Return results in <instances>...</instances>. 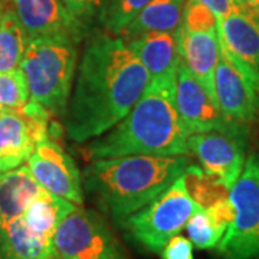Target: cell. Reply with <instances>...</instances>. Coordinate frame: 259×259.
I'll return each mask as SVG.
<instances>
[{
	"instance_id": "cell-1",
	"label": "cell",
	"mask_w": 259,
	"mask_h": 259,
	"mask_svg": "<svg viewBox=\"0 0 259 259\" xmlns=\"http://www.w3.org/2000/svg\"><path fill=\"white\" fill-rule=\"evenodd\" d=\"M150 81L147 69L122 36L91 33L76 65L65 128L75 143H88L120 122Z\"/></svg>"
},
{
	"instance_id": "cell-2",
	"label": "cell",
	"mask_w": 259,
	"mask_h": 259,
	"mask_svg": "<svg viewBox=\"0 0 259 259\" xmlns=\"http://www.w3.org/2000/svg\"><path fill=\"white\" fill-rule=\"evenodd\" d=\"M175 83L176 72L150 78L128 114L111 130L91 140L83 148V157L93 161L134 154H187V134L177 114Z\"/></svg>"
},
{
	"instance_id": "cell-23",
	"label": "cell",
	"mask_w": 259,
	"mask_h": 259,
	"mask_svg": "<svg viewBox=\"0 0 259 259\" xmlns=\"http://www.w3.org/2000/svg\"><path fill=\"white\" fill-rule=\"evenodd\" d=\"M150 0H108L98 16L104 32L120 36L128 23L147 6Z\"/></svg>"
},
{
	"instance_id": "cell-20",
	"label": "cell",
	"mask_w": 259,
	"mask_h": 259,
	"mask_svg": "<svg viewBox=\"0 0 259 259\" xmlns=\"http://www.w3.org/2000/svg\"><path fill=\"white\" fill-rule=\"evenodd\" d=\"M186 0H150L147 6L122 30L124 39L146 32H173L182 22Z\"/></svg>"
},
{
	"instance_id": "cell-29",
	"label": "cell",
	"mask_w": 259,
	"mask_h": 259,
	"mask_svg": "<svg viewBox=\"0 0 259 259\" xmlns=\"http://www.w3.org/2000/svg\"><path fill=\"white\" fill-rule=\"evenodd\" d=\"M200 3H203L204 6H207L216 15L218 20L225 18L226 15H229L233 10L242 9L241 5L238 0H197Z\"/></svg>"
},
{
	"instance_id": "cell-21",
	"label": "cell",
	"mask_w": 259,
	"mask_h": 259,
	"mask_svg": "<svg viewBox=\"0 0 259 259\" xmlns=\"http://www.w3.org/2000/svg\"><path fill=\"white\" fill-rule=\"evenodd\" d=\"M28 44V36L22 28L15 10L0 12V71L8 72L20 68Z\"/></svg>"
},
{
	"instance_id": "cell-18",
	"label": "cell",
	"mask_w": 259,
	"mask_h": 259,
	"mask_svg": "<svg viewBox=\"0 0 259 259\" xmlns=\"http://www.w3.org/2000/svg\"><path fill=\"white\" fill-rule=\"evenodd\" d=\"M40 190L28 167L0 171V229L22 216Z\"/></svg>"
},
{
	"instance_id": "cell-13",
	"label": "cell",
	"mask_w": 259,
	"mask_h": 259,
	"mask_svg": "<svg viewBox=\"0 0 259 259\" xmlns=\"http://www.w3.org/2000/svg\"><path fill=\"white\" fill-rule=\"evenodd\" d=\"M218 36L232 56L259 71V18L233 10L218 20Z\"/></svg>"
},
{
	"instance_id": "cell-15",
	"label": "cell",
	"mask_w": 259,
	"mask_h": 259,
	"mask_svg": "<svg viewBox=\"0 0 259 259\" xmlns=\"http://www.w3.org/2000/svg\"><path fill=\"white\" fill-rule=\"evenodd\" d=\"M125 40L147 69L150 78L176 72L180 61L179 29L173 32H146Z\"/></svg>"
},
{
	"instance_id": "cell-8",
	"label": "cell",
	"mask_w": 259,
	"mask_h": 259,
	"mask_svg": "<svg viewBox=\"0 0 259 259\" xmlns=\"http://www.w3.org/2000/svg\"><path fill=\"white\" fill-rule=\"evenodd\" d=\"M54 245L61 259H130L101 214L81 206L59 223Z\"/></svg>"
},
{
	"instance_id": "cell-17",
	"label": "cell",
	"mask_w": 259,
	"mask_h": 259,
	"mask_svg": "<svg viewBox=\"0 0 259 259\" xmlns=\"http://www.w3.org/2000/svg\"><path fill=\"white\" fill-rule=\"evenodd\" d=\"M0 259H61L54 239L28 229L19 216L0 229Z\"/></svg>"
},
{
	"instance_id": "cell-9",
	"label": "cell",
	"mask_w": 259,
	"mask_h": 259,
	"mask_svg": "<svg viewBox=\"0 0 259 259\" xmlns=\"http://www.w3.org/2000/svg\"><path fill=\"white\" fill-rule=\"evenodd\" d=\"M249 130L226 122L219 128L194 133L187 137V148L203 170L231 190L245 164Z\"/></svg>"
},
{
	"instance_id": "cell-4",
	"label": "cell",
	"mask_w": 259,
	"mask_h": 259,
	"mask_svg": "<svg viewBox=\"0 0 259 259\" xmlns=\"http://www.w3.org/2000/svg\"><path fill=\"white\" fill-rule=\"evenodd\" d=\"M79 40L75 37H29L20 69L26 78L30 100L51 115L65 117L74 85Z\"/></svg>"
},
{
	"instance_id": "cell-16",
	"label": "cell",
	"mask_w": 259,
	"mask_h": 259,
	"mask_svg": "<svg viewBox=\"0 0 259 259\" xmlns=\"http://www.w3.org/2000/svg\"><path fill=\"white\" fill-rule=\"evenodd\" d=\"M36 146L30 121L13 111H0V171H9L28 161Z\"/></svg>"
},
{
	"instance_id": "cell-7",
	"label": "cell",
	"mask_w": 259,
	"mask_h": 259,
	"mask_svg": "<svg viewBox=\"0 0 259 259\" xmlns=\"http://www.w3.org/2000/svg\"><path fill=\"white\" fill-rule=\"evenodd\" d=\"M214 69V100L225 121L249 127L259 120V71L232 56L219 40Z\"/></svg>"
},
{
	"instance_id": "cell-6",
	"label": "cell",
	"mask_w": 259,
	"mask_h": 259,
	"mask_svg": "<svg viewBox=\"0 0 259 259\" xmlns=\"http://www.w3.org/2000/svg\"><path fill=\"white\" fill-rule=\"evenodd\" d=\"M235 218L216 250L221 259L259 258V151L245 160L241 175L229 190Z\"/></svg>"
},
{
	"instance_id": "cell-30",
	"label": "cell",
	"mask_w": 259,
	"mask_h": 259,
	"mask_svg": "<svg viewBox=\"0 0 259 259\" xmlns=\"http://www.w3.org/2000/svg\"><path fill=\"white\" fill-rule=\"evenodd\" d=\"M238 2L245 12L259 18V0H238Z\"/></svg>"
},
{
	"instance_id": "cell-25",
	"label": "cell",
	"mask_w": 259,
	"mask_h": 259,
	"mask_svg": "<svg viewBox=\"0 0 259 259\" xmlns=\"http://www.w3.org/2000/svg\"><path fill=\"white\" fill-rule=\"evenodd\" d=\"M185 228L193 248L200 250L216 248L226 232L219 225H216L209 212L202 207H199L190 216Z\"/></svg>"
},
{
	"instance_id": "cell-5",
	"label": "cell",
	"mask_w": 259,
	"mask_h": 259,
	"mask_svg": "<svg viewBox=\"0 0 259 259\" xmlns=\"http://www.w3.org/2000/svg\"><path fill=\"white\" fill-rule=\"evenodd\" d=\"M197 209L182 175L151 202L130 214L121 228L143 249L160 253L167 241L182 232Z\"/></svg>"
},
{
	"instance_id": "cell-26",
	"label": "cell",
	"mask_w": 259,
	"mask_h": 259,
	"mask_svg": "<svg viewBox=\"0 0 259 259\" xmlns=\"http://www.w3.org/2000/svg\"><path fill=\"white\" fill-rule=\"evenodd\" d=\"M180 28L189 32H216L218 18L203 3L197 0H186Z\"/></svg>"
},
{
	"instance_id": "cell-22",
	"label": "cell",
	"mask_w": 259,
	"mask_h": 259,
	"mask_svg": "<svg viewBox=\"0 0 259 259\" xmlns=\"http://www.w3.org/2000/svg\"><path fill=\"white\" fill-rule=\"evenodd\" d=\"M183 177L190 197L202 209H207L214 202L229 196V189L218 182L214 177L207 175L200 167L189 164L186 167Z\"/></svg>"
},
{
	"instance_id": "cell-3",
	"label": "cell",
	"mask_w": 259,
	"mask_h": 259,
	"mask_svg": "<svg viewBox=\"0 0 259 259\" xmlns=\"http://www.w3.org/2000/svg\"><path fill=\"white\" fill-rule=\"evenodd\" d=\"M190 164L186 156L134 154L93 160L83 170V186L104 212L121 226L166 190Z\"/></svg>"
},
{
	"instance_id": "cell-19",
	"label": "cell",
	"mask_w": 259,
	"mask_h": 259,
	"mask_svg": "<svg viewBox=\"0 0 259 259\" xmlns=\"http://www.w3.org/2000/svg\"><path fill=\"white\" fill-rule=\"evenodd\" d=\"M75 207L74 203L42 189L20 218L33 233L54 239L56 228Z\"/></svg>"
},
{
	"instance_id": "cell-27",
	"label": "cell",
	"mask_w": 259,
	"mask_h": 259,
	"mask_svg": "<svg viewBox=\"0 0 259 259\" xmlns=\"http://www.w3.org/2000/svg\"><path fill=\"white\" fill-rule=\"evenodd\" d=\"M71 15L79 19L87 26H91L93 20L100 16L108 0H59Z\"/></svg>"
},
{
	"instance_id": "cell-11",
	"label": "cell",
	"mask_w": 259,
	"mask_h": 259,
	"mask_svg": "<svg viewBox=\"0 0 259 259\" xmlns=\"http://www.w3.org/2000/svg\"><path fill=\"white\" fill-rule=\"evenodd\" d=\"M175 101L179 118L187 137L194 133L219 128L228 122L222 117L216 101L197 81L182 58L176 71Z\"/></svg>"
},
{
	"instance_id": "cell-12",
	"label": "cell",
	"mask_w": 259,
	"mask_h": 259,
	"mask_svg": "<svg viewBox=\"0 0 259 259\" xmlns=\"http://www.w3.org/2000/svg\"><path fill=\"white\" fill-rule=\"evenodd\" d=\"M13 5L28 39L65 35L81 42L90 33V26L71 15L59 0H13Z\"/></svg>"
},
{
	"instance_id": "cell-28",
	"label": "cell",
	"mask_w": 259,
	"mask_h": 259,
	"mask_svg": "<svg viewBox=\"0 0 259 259\" xmlns=\"http://www.w3.org/2000/svg\"><path fill=\"white\" fill-rule=\"evenodd\" d=\"M161 259H194L193 245L189 238L182 235H175L160 250Z\"/></svg>"
},
{
	"instance_id": "cell-10",
	"label": "cell",
	"mask_w": 259,
	"mask_h": 259,
	"mask_svg": "<svg viewBox=\"0 0 259 259\" xmlns=\"http://www.w3.org/2000/svg\"><path fill=\"white\" fill-rule=\"evenodd\" d=\"M28 168L42 189L65 200L82 206V176L72 157L56 141H39L28 158Z\"/></svg>"
},
{
	"instance_id": "cell-14",
	"label": "cell",
	"mask_w": 259,
	"mask_h": 259,
	"mask_svg": "<svg viewBox=\"0 0 259 259\" xmlns=\"http://www.w3.org/2000/svg\"><path fill=\"white\" fill-rule=\"evenodd\" d=\"M179 52L192 74L214 100L213 78L221 54L218 30L189 32L179 26Z\"/></svg>"
},
{
	"instance_id": "cell-24",
	"label": "cell",
	"mask_w": 259,
	"mask_h": 259,
	"mask_svg": "<svg viewBox=\"0 0 259 259\" xmlns=\"http://www.w3.org/2000/svg\"><path fill=\"white\" fill-rule=\"evenodd\" d=\"M29 100L28 82L22 69L18 68L8 72L0 71V111L22 114Z\"/></svg>"
}]
</instances>
